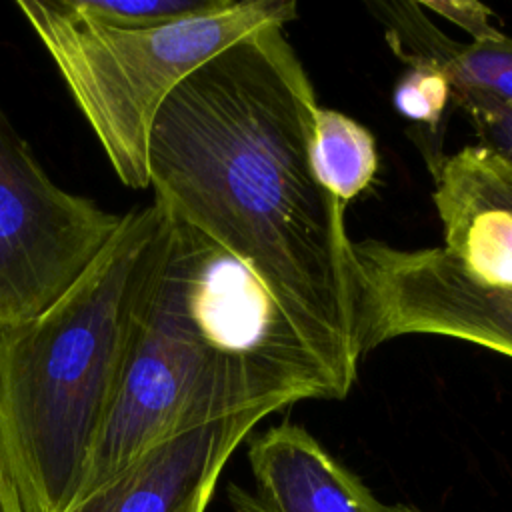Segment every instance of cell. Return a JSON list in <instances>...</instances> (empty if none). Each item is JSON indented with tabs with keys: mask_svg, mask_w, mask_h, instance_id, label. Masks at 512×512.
Instances as JSON below:
<instances>
[{
	"mask_svg": "<svg viewBox=\"0 0 512 512\" xmlns=\"http://www.w3.org/2000/svg\"><path fill=\"white\" fill-rule=\"evenodd\" d=\"M316 92L284 26L228 46L164 100L154 202L238 258L318 346L362 358V284L344 206L320 182Z\"/></svg>",
	"mask_w": 512,
	"mask_h": 512,
	"instance_id": "1",
	"label": "cell"
},
{
	"mask_svg": "<svg viewBox=\"0 0 512 512\" xmlns=\"http://www.w3.org/2000/svg\"><path fill=\"white\" fill-rule=\"evenodd\" d=\"M172 220L120 392L76 502L172 436L248 410L342 400L356 382L358 372L310 340L238 258Z\"/></svg>",
	"mask_w": 512,
	"mask_h": 512,
	"instance_id": "2",
	"label": "cell"
},
{
	"mask_svg": "<svg viewBox=\"0 0 512 512\" xmlns=\"http://www.w3.org/2000/svg\"><path fill=\"white\" fill-rule=\"evenodd\" d=\"M152 202L40 316L0 328V458L22 512H68L120 392L172 232Z\"/></svg>",
	"mask_w": 512,
	"mask_h": 512,
	"instance_id": "3",
	"label": "cell"
},
{
	"mask_svg": "<svg viewBox=\"0 0 512 512\" xmlns=\"http://www.w3.org/2000/svg\"><path fill=\"white\" fill-rule=\"evenodd\" d=\"M124 186H150L148 148L170 92L204 62L298 16L290 0H226L218 10L136 30L100 24L74 0H18Z\"/></svg>",
	"mask_w": 512,
	"mask_h": 512,
	"instance_id": "4",
	"label": "cell"
},
{
	"mask_svg": "<svg viewBox=\"0 0 512 512\" xmlns=\"http://www.w3.org/2000/svg\"><path fill=\"white\" fill-rule=\"evenodd\" d=\"M120 222V214L54 184L0 106V328L58 302Z\"/></svg>",
	"mask_w": 512,
	"mask_h": 512,
	"instance_id": "5",
	"label": "cell"
},
{
	"mask_svg": "<svg viewBox=\"0 0 512 512\" xmlns=\"http://www.w3.org/2000/svg\"><path fill=\"white\" fill-rule=\"evenodd\" d=\"M268 414L248 410L172 436L68 512H204L224 464Z\"/></svg>",
	"mask_w": 512,
	"mask_h": 512,
	"instance_id": "6",
	"label": "cell"
},
{
	"mask_svg": "<svg viewBox=\"0 0 512 512\" xmlns=\"http://www.w3.org/2000/svg\"><path fill=\"white\" fill-rule=\"evenodd\" d=\"M252 490L228 486L234 512H384L366 484L310 432L284 422L248 446Z\"/></svg>",
	"mask_w": 512,
	"mask_h": 512,
	"instance_id": "7",
	"label": "cell"
},
{
	"mask_svg": "<svg viewBox=\"0 0 512 512\" xmlns=\"http://www.w3.org/2000/svg\"><path fill=\"white\" fill-rule=\"evenodd\" d=\"M384 26L392 52L410 64H432L452 86V96L494 102L512 112V38L500 32L478 42L446 36L420 2L368 4Z\"/></svg>",
	"mask_w": 512,
	"mask_h": 512,
	"instance_id": "8",
	"label": "cell"
},
{
	"mask_svg": "<svg viewBox=\"0 0 512 512\" xmlns=\"http://www.w3.org/2000/svg\"><path fill=\"white\" fill-rule=\"evenodd\" d=\"M312 154L320 182L342 204L360 196L378 172L374 136L332 108L316 110Z\"/></svg>",
	"mask_w": 512,
	"mask_h": 512,
	"instance_id": "9",
	"label": "cell"
},
{
	"mask_svg": "<svg viewBox=\"0 0 512 512\" xmlns=\"http://www.w3.org/2000/svg\"><path fill=\"white\" fill-rule=\"evenodd\" d=\"M88 18L116 26L148 30L208 14L226 0H74Z\"/></svg>",
	"mask_w": 512,
	"mask_h": 512,
	"instance_id": "10",
	"label": "cell"
},
{
	"mask_svg": "<svg viewBox=\"0 0 512 512\" xmlns=\"http://www.w3.org/2000/svg\"><path fill=\"white\" fill-rule=\"evenodd\" d=\"M450 98L452 86L446 74L432 64H410L392 90L396 112L430 130L438 128Z\"/></svg>",
	"mask_w": 512,
	"mask_h": 512,
	"instance_id": "11",
	"label": "cell"
},
{
	"mask_svg": "<svg viewBox=\"0 0 512 512\" xmlns=\"http://www.w3.org/2000/svg\"><path fill=\"white\" fill-rule=\"evenodd\" d=\"M452 100L470 120L478 144L494 150L512 166V112L482 98L452 96Z\"/></svg>",
	"mask_w": 512,
	"mask_h": 512,
	"instance_id": "12",
	"label": "cell"
},
{
	"mask_svg": "<svg viewBox=\"0 0 512 512\" xmlns=\"http://www.w3.org/2000/svg\"><path fill=\"white\" fill-rule=\"evenodd\" d=\"M428 14H438L440 18L456 24L472 42L494 38L500 30L492 24V12L480 2H420Z\"/></svg>",
	"mask_w": 512,
	"mask_h": 512,
	"instance_id": "13",
	"label": "cell"
},
{
	"mask_svg": "<svg viewBox=\"0 0 512 512\" xmlns=\"http://www.w3.org/2000/svg\"><path fill=\"white\" fill-rule=\"evenodd\" d=\"M0 512H22L20 500L10 482V476L4 468L2 458H0Z\"/></svg>",
	"mask_w": 512,
	"mask_h": 512,
	"instance_id": "14",
	"label": "cell"
},
{
	"mask_svg": "<svg viewBox=\"0 0 512 512\" xmlns=\"http://www.w3.org/2000/svg\"><path fill=\"white\" fill-rule=\"evenodd\" d=\"M384 512H422L418 508H412V506H406V504H384Z\"/></svg>",
	"mask_w": 512,
	"mask_h": 512,
	"instance_id": "15",
	"label": "cell"
}]
</instances>
